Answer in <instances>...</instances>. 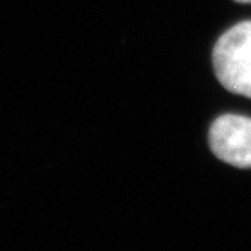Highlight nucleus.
<instances>
[{
    "instance_id": "1",
    "label": "nucleus",
    "mask_w": 251,
    "mask_h": 251,
    "mask_svg": "<svg viewBox=\"0 0 251 251\" xmlns=\"http://www.w3.org/2000/svg\"><path fill=\"white\" fill-rule=\"evenodd\" d=\"M215 76L227 91L251 99V22H242L217 41L212 51Z\"/></svg>"
},
{
    "instance_id": "3",
    "label": "nucleus",
    "mask_w": 251,
    "mask_h": 251,
    "mask_svg": "<svg viewBox=\"0 0 251 251\" xmlns=\"http://www.w3.org/2000/svg\"><path fill=\"white\" fill-rule=\"evenodd\" d=\"M235 2H239V3H251V0H235Z\"/></svg>"
},
{
    "instance_id": "2",
    "label": "nucleus",
    "mask_w": 251,
    "mask_h": 251,
    "mask_svg": "<svg viewBox=\"0 0 251 251\" xmlns=\"http://www.w3.org/2000/svg\"><path fill=\"white\" fill-rule=\"evenodd\" d=\"M209 147L223 162L236 168H251V118L226 114L209 129Z\"/></svg>"
}]
</instances>
